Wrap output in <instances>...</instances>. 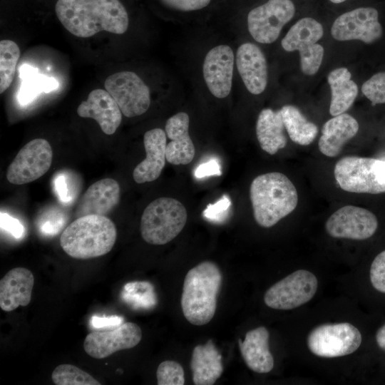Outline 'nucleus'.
Segmentation results:
<instances>
[{"label": "nucleus", "mask_w": 385, "mask_h": 385, "mask_svg": "<svg viewBox=\"0 0 385 385\" xmlns=\"http://www.w3.org/2000/svg\"><path fill=\"white\" fill-rule=\"evenodd\" d=\"M34 277L25 267L9 270L0 281V307L11 312L19 306L26 307L31 300Z\"/></svg>", "instance_id": "22"}, {"label": "nucleus", "mask_w": 385, "mask_h": 385, "mask_svg": "<svg viewBox=\"0 0 385 385\" xmlns=\"http://www.w3.org/2000/svg\"><path fill=\"white\" fill-rule=\"evenodd\" d=\"M141 339L140 327L135 323L125 322L110 331L89 333L85 338L83 349L90 356L102 359L116 351L133 348Z\"/></svg>", "instance_id": "15"}, {"label": "nucleus", "mask_w": 385, "mask_h": 385, "mask_svg": "<svg viewBox=\"0 0 385 385\" xmlns=\"http://www.w3.org/2000/svg\"><path fill=\"white\" fill-rule=\"evenodd\" d=\"M218 266L210 261L202 262L185 275L181 295V308L190 324L205 325L213 318L222 284Z\"/></svg>", "instance_id": "3"}, {"label": "nucleus", "mask_w": 385, "mask_h": 385, "mask_svg": "<svg viewBox=\"0 0 385 385\" xmlns=\"http://www.w3.org/2000/svg\"><path fill=\"white\" fill-rule=\"evenodd\" d=\"M270 334L265 327L248 331L245 339L238 340L242 356L252 371L265 374L272 370L274 358L269 348Z\"/></svg>", "instance_id": "23"}, {"label": "nucleus", "mask_w": 385, "mask_h": 385, "mask_svg": "<svg viewBox=\"0 0 385 385\" xmlns=\"http://www.w3.org/2000/svg\"><path fill=\"white\" fill-rule=\"evenodd\" d=\"M334 178L347 192L379 194L385 192V160L346 156L335 165Z\"/></svg>", "instance_id": "6"}, {"label": "nucleus", "mask_w": 385, "mask_h": 385, "mask_svg": "<svg viewBox=\"0 0 385 385\" xmlns=\"http://www.w3.org/2000/svg\"><path fill=\"white\" fill-rule=\"evenodd\" d=\"M117 237L116 227L106 216L88 215L78 217L62 232L60 245L70 257L88 260L108 253Z\"/></svg>", "instance_id": "4"}, {"label": "nucleus", "mask_w": 385, "mask_h": 385, "mask_svg": "<svg viewBox=\"0 0 385 385\" xmlns=\"http://www.w3.org/2000/svg\"><path fill=\"white\" fill-rule=\"evenodd\" d=\"M1 227L16 238H20L24 232L22 224L9 215L1 212Z\"/></svg>", "instance_id": "38"}, {"label": "nucleus", "mask_w": 385, "mask_h": 385, "mask_svg": "<svg viewBox=\"0 0 385 385\" xmlns=\"http://www.w3.org/2000/svg\"><path fill=\"white\" fill-rule=\"evenodd\" d=\"M121 298L134 309H150L157 304L154 287L145 281H134L125 284L121 292Z\"/></svg>", "instance_id": "29"}, {"label": "nucleus", "mask_w": 385, "mask_h": 385, "mask_svg": "<svg viewBox=\"0 0 385 385\" xmlns=\"http://www.w3.org/2000/svg\"><path fill=\"white\" fill-rule=\"evenodd\" d=\"M166 133L161 128L148 130L143 137L146 157L133 170L136 183L142 184L156 180L165 163Z\"/></svg>", "instance_id": "20"}, {"label": "nucleus", "mask_w": 385, "mask_h": 385, "mask_svg": "<svg viewBox=\"0 0 385 385\" xmlns=\"http://www.w3.org/2000/svg\"><path fill=\"white\" fill-rule=\"evenodd\" d=\"M250 196L256 222L271 227L297 207L298 195L292 181L278 172L260 175L252 182Z\"/></svg>", "instance_id": "2"}, {"label": "nucleus", "mask_w": 385, "mask_h": 385, "mask_svg": "<svg viewBox=\"0 0 385 385\" xmlns=\"http://www.w3.org/2000/svg\"><path fill=\"white\" fill-rule=\"evenodd\" d=\"M370 281L376 290L385 293V250L376 255L371 263Z\"/></svg>", "instance_id": "35"}, {"label": "nucleus", "mask_w": 385, "mask_h": 385, "mask_svg": "<svg viewBox=\"0 0 385 385\" xmlns=\"http://www.w3.org/2000/svg\"><path fill=\"white\" fill-rule=\"evenodd\" d=\"M164 5L175 10L191 11L207 6L211 0H160Z\"/></svg>", "instance_id": "37"}, {"label": "nucleus", "mask_w": 385, "mask_h": 385, "mask_svg": "<svg viewBox=\"0 0 385 385\" xmlns=\"http://www.w3.org/2000/svg\"><path fill=\"white\" fill-rule=\"evenodd\" d=\"M56 385H101L93 376L72 364H60L52 372Z\"/></svg>", "instance_id": "32"}, {"label": "nucleus", "mask_w": 385, "mask_h": 385, "mask_svg": "<svg viewBox=\"0 0 385 385\" xmlns=\"http://www.w3.org/2000/svg\"><path fill=\"white\" fill-rule=\"evenodd\" d=\"M358 130V122L349 114L334 116L322 127L318 143L320 152L327 157L337 156L344 145L354 137Z\"/></svg>", "instance_id": "24"}, {"label": "nucleus", "mask_w": 385, "mask_h": 385, "mask_svg": "<svg viewBox=\"0 0 385 385\" xmlns=\"http://www.w3.org/2000/svg\"><path fill=\"white\" fill-rule=\"evenodd\" d=\"M284 125L280 111L262 109L257 118L256 135L261 148L270 155L275 154L287 145Z\"/></svg>", "instance_id": "26"}, {"label": "nucleus", "mask_w": 385, "mask_h": 385, "mask_svg": "<svg viewBox=\"0 0 385 385\" xmlns=\"http://www.w3.org/2000/svg\"><path fill=\"white\" fill-rule=\"evenodd\" d=\"M77 113L80 117L96 120L106 135L113 134L122 120V112L117 103L106 90L101 88L88 94L87 100L78 106Z\"/></svg>", "instance_id": "17"}, {"label": "nucleus", "mask_w": 385, "mask_h": 385, "mask_svg": "<svg viewBox=\"0 0 385 385\" xmlns=\"http://www.w3.org/2000/svg\"><path fill=\"white\" fill-rule=\"evenodd\" d=\"M55 11L63 27L80 38L102 31L123 34L128 28V12L119 0H58Z\"/></svg>", "instance_id": "1"}, {"label": "nucleus", "mask_w": 385, "mask_h": 385, "mask_svg": "<svg viewBox=\"0 0 385 385\" xmlns=\"http://www.w3.org/2000/svg\"><path fill=\"white\" fill-rule=\"evenodd\" d=\"M284 128L290 139L301 145H308L315 139L317 126L303 115L300 111L292 105H286L279 110Z\"/></svg>", "instance_id": "28"}, {"label": "nucleus", "mask_w": 385, "mask_h": 385, "mask_svg": "<svg viewBox=\"0 0 385 385\" xmlns=\"http://www.w3.org/2000/svg\"><path fill=\"white\" fill-rule=\"evenodd\" d=\"M104 86L125 117L140 115L150 107V89L133 71L115 73L106 79Z\"/></svg>", "instance_id": "10"}, {"label": "nucleus", "mask_w": 385, "mask_h": 385, "mask_svg": "<svg viewBox=\"0 0 385 385\" xmlns=\"http://www.w3.org/2000/svg\"><path fill=\"white\" fill-rule=\"evenodd\" d=\"M331 34L338 41L360 40L366 43L377 41L382 35L377 10L359 7L341 14L334 21Z\"/></svg>", "instance_id": "13"}, {"label": "nucleus", "mask_w": 385, "mask_h": 385, "mask_svg": "<svg viewBox=\"0 0 385 385\" xmlns=\"http://www.w3.org/2000/svg\"><path fill=\"white\" fill-rule=\"evenodd\" d=\"M236 64L248 91L255 95L262 93L267 84V66L260 48L252 43H242L237 51Z\"/></svg>", "instance_id": "18"}, {"label": "nucleus", "mask_w": 385, "mask_h": 385, "mask_svg": "<svg viewBox=\"0 0 385 385\" xmlns=\"http://www.w3.org/2000/svg\"><path fill=\"white\" fill-rule=\"evenodd\" d=\"M120 194V185L116 180L111 178L98 180L91 185L83 195L77 205L76 216H106L118 204Z\"/></svg>", "instance_id": "19"}, {"label": "nucleus", "mask_w": 385, "mask_h": 385, "mask_svg": "<svg viewBox=\"0 0 385 385\" xmlns=\"http://www.w3.org/2000/svg\"><path fill=\"white\" fill-rule=\"evenodd\" d=\"M187 210L178 200L159 197L144 210L140 219L143 239L150 245H163L176 237L185 227Z\"/></svg>", "instance_id": "5"}, {"label": "nucleus", "mask_w": 385, "mask_h": 385, "mask_svg": "<svg viewBox=\"0 0 385 385\" xmlns=\"http://www.w3.org/2000/svg\"><path fill=\"white\" fill-rule=\"evenodd\" d=\"M123 317L118 315L109 317L93 316L90 320V324L93 328H116L123 323Z\"/></svg>", "instance_id": "39"}, {"label": "nucleus", "mask_w": 385, "mask_h": 385, "mask_svg": "<svg viewBox=\"0 0 385 385\" xmlns=\"http://www.w3.org/2000/svg\"><path fill=\"white\" fill-rule=\"evenodd\" d=\"M351 78L350 71L344 67L336 68L328 75L331 89L329 113L332 116L346 111L357 96L358 86Z\"/></svg>", "instance_id": "27"}, {"label": "nucleus", "mask_w": 385, "mask_h": 385, "mask_svg": "<svg viewBox=\"0 0 385 385\" xmlns=\"http://www.w3.org/2000/svg\"><path fill=\"white\" fill-rule=\"evenodd\" d=\"M361 91L373 105L385 103V72L377 73L366 81Z\"/></svg>", "instance_id": "34"}, {"label": "nucleus", "mask_w": 385, "mask_h": 385, "mask_svg": "<svg viewBox=\"0 0 385 385\" xmlns=\"http://www.w3.org/2000/svg\"><path fill=\"white\" fill-rule=\"evenodd\" d=\"M158 385H183L185 384L184 370L182 366L172 360L161 362L156 371Z\"/></svg>", "instance_id": "33"}, {"label": "nucleus", "mask_w": 385, "mask_h": 385, "mask_svg": "<svg viewBox=\"0 0 385 385\" xmlns=\"http://www.w3.org/2000/svg\"><path fill=\"white\" fill-rule=\"evenodd\" d=\"M318 287L316 276L299 270L271 286L264 295L265 304L274 309L289 310L310 301Z\"/></svg>", "instance_id": "9"}, {"label": "nucleus", "mask_w": 385, "mask_h": 385, "mask_svg": "<svg viewBox=\"0 0 385 385\" xmlns=\"http://www.w3.org/2000/svg\"><path fill=\"white\" fill-rule=\"evenodd\" d=\"M190 368L195 385H212L220 378L223 371L222 356L212 340L194 348Z\"/></svg>", "instance_id": "25"}, {"label": "nucleus", "mask_w": 385, "mask_h": 385, "mask_svg": "<svg viewBox=\"0 0 385 385\" xmlns=\"http://www.w3.org/2000/svg\"><path fill=\"white\" fill-rule=\"evenodd\" d=\"M362 340L359 330L348 322L319 325L308 334L307 344L314 355L335 358L349 355L356 351Z\"/></svg>", "instance_id": "8"}, {"label": "nucleus", "mask_w": 385, "mask_h": 385, "mask_svg": "<svg viewBox=\"0 0 385 385\" xmlns=\"http://www.w3.org/2000/svg\"><path fill=\"white\" fill-rule=\"evenodd\" d=\"M329 1L334 4H340L345 1L346 0H329Z\"/></svg>", "instance_id": "44"}, {"label": "nucleus", "mask_w": 385, "mask_h": 385, "mask_svg": "<svg viewBox=\"0 0 385 385\" xmlns=\"http://www.w3.org/2000/svg\"><path fill=\"white\" fill-rule=\"evenodd\" d=\"M378 221L371 211L354 205L344 206L329 216L325 224L332 237L363 240L376 232Z\"/></svg>", "instance_id": "14"}, {"label": "nucleus", "mask_w": 385, "mask_h": 385, "mask_svg": "<svg viewBox=\"0 0 385 385\" xmlns=\"http://www.w3.org/2000/svg\"><path fill=\"white\" fill-rule=\"evenodd\" d=\"M20 57L19 46L11 40L0 41V93L4 92L11 84L16 66Z\"/></svg>", "instance_id": "30"}, {"label": "nucleus", "mask_w": 385, "mask_h": 385, "mask_svg": "<svg viewBox=\"0 0 385 385\" xmlns=\"http://www.w3.org/2000/svg\"><path fill=\"white\" fill-rule=\"evenodd\" d=\"M376 341L378 346L385 351V324L378 329L376 334Z\"/></svg>", "instance_id": "43"}, {"label": "nucleus", "mask_w": 385, "mask_h": 385, "mask_svg": "<svg viewBox=\"0 0 385 385\" xmlns=\"http://www.w3.org/2000/svg\"><path fill=\"white\" fill-rule=\"evenodd\" d=\"M188 113L179 112L168 119L165 130L171 141L166 145V160L173 165H187L194 158L195 149L189 135Z\"/></svg>", "instance_id": "21"}, {"label": "nucleus", "mask_w": 385, "mask_h": 385, "mask_svg": "<svg viewBox=\"0 0 385 385\" xmlns=\"http://www.w3.org/2000/svg\"><path fill=\"white\" fill-rule=\"evenodd\" d=\"M38 73V70L29 65H23L19 68V76L22 80H24Z\"/></svg>", "instance_id": "42"}, {"label": "nucleus", "mask_w": 385, "mask_h": 385, "mask_svg": "<svg viewBox=\"0 0 385 385\" xmlns=\"http://www.w3.org/2000/svg\"><path fill=\"white\" fill-rule=\"evenodd\" d=\"M235 56L227 45H219L206 54L202 73L210 93L218 98H226L231 91Z\"/></svg>", "instance_id": "16"}, {"label": "nucleus", "mask_w": 385, "mask_h": 385, "mask_svg": "<svg viewBox=\"0 0 385 385\" xmlns=\"http://www.w3.org/2000/svg\"><path fill=\"white\" fill-rule=\"evenodd\" d=\"M221 174L220 166L215 159H211L206 163L200 164L195 171V176L197 178L211 175L220 176Z\"/></svg>", "instance_id": "40"}, {"label": "nucleus", "mask_w": 385, "mask_h": 385, "mask_svg": "<svg viewBox=\"0 0 385 385\" xmlns=\"http://www.w3.org/2000/svg\"><path fill=\"white\" fill-rule=\"evenodd\" d=\"M294 14L295 6L291 0H268L249 12V32L259 43H273Z\"/></svg>", "instance_id": "11"}, {"label": "nucleus", "mask_w": 385, "mask_h": 385, "mask_svg": "<svg viewBox=\"0 0 385 385\" xmlns=\"http://www.w3.org/2000/svg\"><path fill=\"white\" fill-rule=\"evenodd\" d=\"M58 86V83L55 78L37 73L23 80L19 93V101L22 105L27 104L41 93L51 92Z\"/></svg>", "instance_id": "31"}, {"label": "nucleus", "mask_w": 385, "mask_h": 385, "mask_svg": "<svg viewBox=\"0 0 385 385\" xmlns=\"http://www.w3.org/2000/svg\"><path fill=\"white\" fill-rule=\"evenodd\" d=\"M323 34V27L320 23L314 19L305 17L297 21L281 41L286 51L299 52L300 67L305 75L312 76L320 68L324 48L317 41Z\"/></svg>", "instance_id": "7"}, {"label": "nucleus", "mask_w": 385, "mask_h": 385, "mask_svg": "<svg viewBox=\"0 0 385 385\" xmlns=\"http://www.w3.org/2000/svg\"><path fill=\"white\" fill-rule=\"evenodd\" d=\"M53 150L49 143L36 138L26 143L8 167L7 180L14 185L33 182L43 175L50 168Z\"/></svg>", "instance_id": "12"}, {"label": "nucleus", "mask_w": 385, "mask_h": 385, "mask_svg": "<svg viewBox=\"0 0 385 385\" xmlns=\"http://www.w3.org/2000/svg\"><path fill=\"white\" fill-rule=\"evenodd\" d=\"M230 205V197L227 195H224L215 203L209 204L203 211L202 215L211 221L221 222L225 219Z\"/></svg>", "instance_id": "36"}, {"label": "nucleus", "mask_w": 385, "mask_h": 385, "mask_svg": "<svg viewBox=\"0 0 385 385\" xmlns=\"http://www.w3.org/2000/svg\"><path fill=\"white\" fill-rule=\"evenodd\" d=\"M65 178L63 175L58 176L55 180V188L59 197L63 201H66L67 188Z\"/></svg>", "instance_id": "41"}]
</instances>
